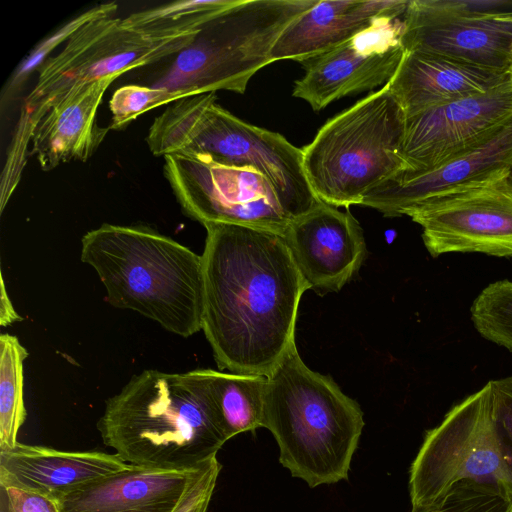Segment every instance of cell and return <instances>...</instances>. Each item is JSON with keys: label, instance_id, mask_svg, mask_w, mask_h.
Returning a JSON list of instances; mask_svg holds the SVG:
<instances>
[{"label": "cell", "instance_id": "obj_18", "mask_svg": "<svg viewBox=\"0 0 512 512\" xmlns=\"http://www.w3.org/2000/svg\"><path fill=\"white\" fill-rule=\"evenodd\" d=\"M203 464V463H202ZM201 466L129 464L62 498L60 512H173Z\"/></svg>", "mask_w": 512, "mask_h": 512}, {"label": "cell", "instance_id": "obj_19", "mask_svg": "<svg viewBox=\"0 0 512 512\" xmlns=\"http://www.w3.org/2000/svg\"><path fill=\"white\" fill-rule=\"evenodd\" d=\"M511 71L512 68L484 67L439 54L406 50L388 84L405 117H409L464 96L487 92Z\"/></svg>", "mask_w": 512, "mask_h": 512}, {"label": "cell", "instance_id": "obj_3", "mask_svg": "<svg viewBox=\"0 0 512 512\" xmlns=\"http://www.w3.org/2000/svg\"><path fill=\"white\" fill-rule=\"evenodd\" d=\"M83 263L103 283L108 302L189 337L204 313L202 257L145 226L102 224L81 240Z\"/></svg>", "mask_w": 512, "mask_h": 512}, {"label": "cell", "instance_id": "obj_33", "mask_svg": "<svg viewBox=\"0 0 512 512\" xmlns=\"http://www.w3.org/2000/svg\"><path fill=\"white\" fill-rule=\"evenodd\" d=\"M0 512H8L5 496L1 490H0Z\"/></svg>", "mask_w": 512, "mask_h": 512}, {"label": "cell", "instance_id": "obj_4", "mask_svg": "<svg viewBox=\"0 0 512 512\" xmlns=\"http://www.w3.org/2000/svg\"><path fill=\"white\" fill-rule=\"evenodd\" d=\"M364 425L359 404L311 370L296 344L267 376L262 427L273 434L282 466L310 488L348 478Z\"/></svg>", "mask_w": 512, "mask_h": 512}, {"label": "cell", "instance_id": "obj_15", "mask_svg": "<svg viewBox=\"0 0 512 512\" xmlns=\"http://www.w3.org/2000/svg\"><path fill=\"white\" fill-rule=\"evenodd\" d=\"M283 238L303 279L318 293L341 290L367 252L363 230L350 211L324 202L294 219Z\"/></svg>", "mask_w": 512, "mask_h": 512}, {"label": "cell", "instance_id": "obj_6", "mask_svg": "<svg viewBox=\"0 0 512 512\" xmlns=\"http://www.w3.org/2000/svg\"><path fill=\"white\" fill-rule=\"evenodd\" d=\"M146 142L155 156L203 158L258 171L293 219L322 202L307 179L302 149L277 132L234 116L213 92L171 103L153 121Z\"/></svg>", "mask_w": 512, "mask_h": 512}, {"label": "cell", "instance_id": "obj_2", "mask_svg": "<svg viewBox=\"0 0 512 512\" xmlns=\"http://www.w3.org/2000/svg\"><path fill=\"white\" fill-rule=\"evenodd\" d=\"M97 429L129 464L190 467L229 440L199 370H144L108 398Z\"/></svg>", "mask_w": 512, "mask_h": 512}, {"label": "cell", "instance_id": "obj_10", "mask_svg": "<svg viewBox=\"0 0 512 512\" xmlns=\"http://www.w3.org/2000/svg\"><path fill=\"white\" fill-rule=\"evenodd\" d=\"M163 171L183 212L203 225L229 223L283 235L294 220L269 180L254 169L168 155Z\"/></svg>", "mask_w": 512, "mask_h": 512}, {"label": "cell", "instance_id": "obj_29", "mask_svg": "<svg viewBox=\"0 0 512 512\" xmlns=\"http://www.w3.org/2000/svg\"><path fill=\"white\" fill-rule=\"evenodd\" d=\"M221 468L216 456L201 464L173 512H207Z\"/></svg>", "mask_w": 512, "mask_h": 512}, {"label": "cell", "instance_id": "obj_12", "mask_svg": "<svg viewBox=\"0 0 512 512\" xmlns=\"http://www.w3.org/2000/svg\"><path fill=\"white\" fill-rule=\"evenodd\" d=\"M403 215L421 226L434 258L448 253L512 258V171L419 202Z\"/></svg>", "mask_w": 512, "mask_h": 512}, {"label": "cell", "instance_id": "obj_21", "mask_svg": "<svg viewBox=\"0 0 512 512\" xmlns=\"http://www.w3.org/2000/svg\"><path fill=\"white\" fill-rule=\"evenodd\" d=\"M117 77L110 76L71 91L39 122L32 150L45 171L71 161H86L105 139L109 127L97 122L105 91Z\"/></svg>", "mask_w": 512, "mask_h": 512}, {"label": "cell", "instance_id": "obj_13", "mask_svg": "<svg viewBox=\"0 0 512 512\" xmlns=\"http://www.w3.org/2000/svg\"><path fill=\"white\" fill-rule=\"evenodd\" d=\"M405 10L378 17L338 47L302 62L305 74L295 82L292 95L319 111L345 96L386 85L406 52Z\"/></svg>", "mask_w": 512, "mask_h": 512}, {"label": "cell", "instance_id": "obj_32", "mask_svg": "<svg viewBox=\"0 0 512 512\" xmlns=\"http://www.w3.org/2000/svg\"><path fill=\"white\" fill-rule=\"evenodd\" d=\"M22 318L14 309L9 295L6 291L3 275H1V297H0V324L1 326H8L15 321Z\"/></svg>", "mask_w": 512, "mask_h": 512}, {"label": "cell", "instance_id": "obj_11", "mask_svg": "<svg viewBox=\"0 0 512 512\" xmlns=\"http://www.w3.org/2000/svg\"><path fill=\"white\" fill-rule=\"evenodd\" d=\"M403 22L405 50L512 68L511 0H408Z\"/></svg>", "mask_w": 512, "mask_h": 512}, {"label": "cell", "instance_id": "obj_17", "mask_svg": "<svg viewBox=\"0 0 512 512\" xmlns=\"http://www.w3.org/2000/svg\"><path fill=\"white\" fill-rule=\"evenodd\" d=\"M129 463L116 453L63 451L17 443L0 451V487L32 492L56 502L101 477L122 471Z\"/></svg>", "mask_w": 512, "mask_h": 512}, {"label": "cell", "instance_id": "obj_30", "mask_svg": "<svg viewBox=\"0 0 512 512\" xmlns=\"http://www.w3.org/2000/svg\"><path fill=\"white\" fill-rule=\"evenodd\" d=\"M490 381L493 416L512 452V375Z\"/></svg>", "mask_w": 512, "mask_h": 512}, {"label": "cell", "instance_id": "obj_20", "mask_svg": "<svg viewBox=\"0 0 512 512\" xmlns=\"http://www.w3.org/2000/svg\"><path fill=\"white\" fill-rule=\"evenodd\" d=\"M408 0H318L293 20L276 40L272 62H304L338 47L378 17L406 9Z\"/></svg>", "mask_w": 512, "mask_h": 512}, {"label": "cell", "instance_id": "obj_27", "mask_svg": "<svg viewBox=\"0 0 512 512\" xmlns=\"http://www.w3.org/2000/svg\"><path fill=\"white\" fill-rule=\"evenodd\" d=\"M175 101L174 96L164 89L134 83L121 86L115 90L109 102L112 114L109 128L122 129L143 113Z\"/></svg>", "mask_w": 512, "mask_h": 512}, {"label": "cell", "instance_id": "obj_8", "mask_svg": "<svg viewBox=\"0 0 512 512\" xmlns=\"http://www.w3.org/2000/svg\"><path fill=\"white\" fill-rule=\"evenodd\" d=\"M405 113L389 84L329 119L305 146L303 165L318 199L335 207L362 203L406 170Z\"/></svg>", "mask_w": 512, "mask_h": 512}, {"label": "cell", "instance_id": "obj_22", "mask_svg": "<svg viewBox=\"0 0 512 512\" xmlns=\"http://www.w3.org/2000/svg\"><path fill=\"white\" fill-rule=\"evenodd\" d=\"M198 370L228 439L262 427L267 376Z\"/></svg>", "mask_w": 512, "mask_h": 512}, {"label": "cell", "instance_id": "obj_25", "mask_svg": "<svg viewBox=\"0 0 512 512\" xmlns=\"http://www.w3.org/2000/svg\"><path fill=\"white\" fill-rule=\"evenodd\" d=\"M236 1H178L132 13L122 18V22L127 27L137 29L199 28Z\"/></svg>", "mask_w": 512, "mask_h": 512}, {"label": "cell", "instance_id": "obj_23", "mask_svg": "<svg viewBox=\"0 0 512 512\" xmlns=\"http://www.w3.org/2000/svg\"><path fill=\"white\" fill-rule=\"evenodd\" d=\"M28 352L16 336H0V451L13 448L26 419L23 367Z\"/></svg>", "mask_w": 512, "mask_h": 512}, {"label": "cell", "instance_id": "obj_9", "mask_svg": "<svg viewBox=\"0 0 512 512\" xmlns=\"http://www.w3.org/2000/svg\"><path fill=\"white\" fill-rule=\"evenodd\" d=\"M461 481L493 485L512 497V452L493 416L491 381L426 431L409 471L411 512L434 509Z\"/></svg>", "mask_w": 512, "mask_h": 512}, {"label": "cell", "instance_id": "obj_16", "mask_svg": "<svg viewBox=\"0 0 512 512\" xmlns=\"http://www.w3.org/2000/svg\"><path fill=\"white\" fill-rule=\"evenodd\" d=\"M512 171V119L440 165L422 172L402 171L370 191L361 205L386 217L459 188Z\"/></svg>", "mask_w": 512, "mask_h": 512}, {"label": "cell", "instance_id": "obj_24", "mask_svg": "<svg viewBox=\"0 0 512 512\" xmlns=\"http://www.w3.org/2000/svg\"><path fill=\"white\" fill-rule=\"evenodd\" d=\"M470 318L481 337L512 352V281L484 287L472 302Z\"/></svg>", "mask_w": 512, "mask_h": 512}, {"label": "cell", "instance_id": "obj_7", "mask_svg": "<svg viewBox=\"0 0 512 512\" xmlns=\"http://www.w3.org/2000/svg\"><path fill=\"white\" fill-rule=\"evenodd\" d=\"M318 0H237L205 22L182 50L136 69L138 85L164 89L175 100L215 93L243 94L272 62L282 31Z\"/></svg>", "mask_w": 512, "mask_h": 512}, {"label": "cell", "instance_id": "obj_14", "mask_svg": "<svg viewBox=\"0 0 512 512\" xmlns=\"http://www.w3.org/2000/svg\"><path fill=\"white\" fill-rule=\"evenodd\" d=\"M512 119V71L484 93L471 94L405 117L406 172L430 170Z\"/></svg>", "mask_w": 512, "mask_h": 512}, {"label": "cell", "instance_id": "obj_26", "mask_svg": "<svg viewBox=\"0 0 512 512\" xmlns=\"http://www.w3.org/2000/svg\"><path fill=\"white\" fill-rule=\"evenodd\" d=\"M428 512H512V497L493 485L461 481Z\"/></svg>", "mask_w": 512, "mask_h": 512}, {"label": "cell", "instance_id": "obj_5", "mask_svg": "<svg viewBox=\"0 0 512 512\" xmlns=\"http://www.w3.org/2000/svg\"><path fill=\"white\" fill-rule=\"evenodd\" d=\"M115 13L111 10L82 25L39 66L7 149L1 174L3 198L10 199L21 180L37 125L71 91L156 63L188 46L201 28H130Z\"/></svg>", "mask_w": 512, "mask_h": 512}, {"label": "cell", "instance_id": "obj_1", "mask_svg": "<svg viewBox=\"0 0 512 512\" xmlns=\"http://www.w3.org/2000/svg\"><path fill=\"white\" fill-rule=\"evenodd\" d=\"M202 330L220 370L268 376L295 344L299 303L310 289L283 235L206 223Z\"/></svg>", "mask_w": 512, "mask_h": 512}, {"label": "cell", "instance_id": "obj_31", "mask_svg": "<svg viewBox=\"0 0 512 512\" xmlns=\"http://www.w3.org/2000/svg\"><path fill=\"white\" fill-rule=\"evenodd\" d=\"M8 512H60L58 502L17 488H0Z\"/></svg>", "mask_w": 512, "mask_h": 512}, {"label": "cell", "instance_id": "obj_28", "mask_svg": "<svg viewBox=\"0 0 512 512\" xmlns=\"http://www.w3.org/2000/svg\"><path fill=\"white\" fill-rule=\"evenodd\" d=\"M111 10H117L116 2H108L97 5L79 16L73 18L70 22L63 25L56 32L51 34L49 38L42 41L31 54L19 65L13 76L10 78L8 87H6L7 94L14 92L18 87L23 84L28 75L44 62L54 47L58 46L62 42H66L67 39L82 25L89 22L93 18L102 15Z\"/></svg>", "mask_w": 512, "mask_h": 512}]
</instances>
